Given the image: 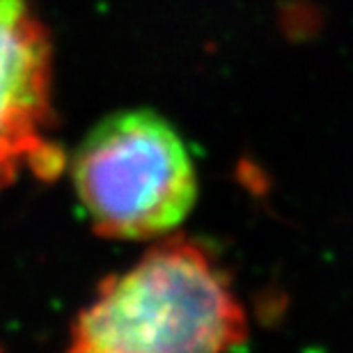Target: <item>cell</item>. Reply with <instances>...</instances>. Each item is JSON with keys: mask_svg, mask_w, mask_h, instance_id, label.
Wrapping results in <instances>:
<instances>
[{"mask_svg": "<svg viewBox=\"0 0 353 353\" xmlns=\"http://www.w3.org/2000/svg\"><path fill=\"white\" fill-rule=\"evenodd\" d=\"M248 316L221 259L186 234L161 236L126 271L99 282L69 326L74 353L230 351Z\"/></svg>", "mask_w": 353, "mask_h": 353, "instance_id": "cell-1", "label": "cell"}, {"mask_svg": "<svg viewBox=\"0 0 353 353\" xmlns=\"http://www.w3.org/2000/svg\"><path fill=\"white\" fill-rule=\"evenodd\" d=\"M74 193L92 232L115 241L161 239L186 221L197 170L179 131L150 108L103 117L76 147Z\"/></svg>", "mask_w": 353, "mask_h": 353, "instance_id": "cell-2", "label": "cell"}, {"mask_svg": "<svg viewBox=\"0 0 353 353\" xmlns=\"http://www.w3.org/2000/svg\"><path fill=\"white\" fill-rule=\"evenodd\" d=\"M55 129L51 30L32 0H0V193L23 174L58 179L69 159Z\"/></svg>", "mask_w": 353, "mask_h": 353, "instance_id": "cell-3", "label": "cell"}]
</instances>
